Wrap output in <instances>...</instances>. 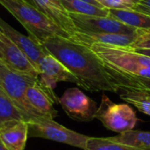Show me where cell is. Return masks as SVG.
<instances>
[{"label":"cell","instance_id":"1","mask_svg":"<svg viewBox=\"0 0 150 150\" xmlns=\"http://www.w3.org/2000/svg\"><path fill=\"white\" fill-rule=\"evenodd\" d=\"M42 44L78 79L80 87L91 92H120L107 65L90 47L60 36L50 37Z\"/></svg>","mask_w":150,"mask_h":150},{"label":"cell","instance_id":"2","mask_svg":"<svg viewBox=\"0 0 150 150\" xmlns=\"http://www.w3.org/2000/svg\"><path fill=\"white\" fill-rule=\"evenodd\" d=\"M90 48L105 63L142 84L150 93V57L131 47L93 44Z\"/></svg>","mask_w":150,"mask_h":150},{"label":"cell","instance_id":"3","mask_svg":"<svg viewBox=\"0 0 150 150\" xmlns=\"http://www.w3.org/2000/svg\"><path fill=\"white\" fill-rule=\"evenodd\" d=\"M0 4L18 19L30 36L40 43L53 36L71 40L67 32L52 22L28 0H0Z\"/></svg>","mask_w":150,"mask_h":150},{"label":"cell","instance_id":"4","mask_svg":"<svg viewBox=\"0 0 150 150\" xmlns=\"http://www.w3.org/2000/svg\"><path fill=\"white\" fill-rule=\"evenodd\" d=\"M28 137L41 138L84 149L89 136L69 129L54 120L44 117L28 121Z\"/></svg>","mask_w":150,"mask_h":150},{"label":"cell","instance_id":"5","mask_svg":"<svg viewBox=\"0 0 150 150\" xmlns=\"http://www.w3.org/2000/svg\"><path fill=\"white\" fill-rule=\"evenodd\" d=\"M95 119H98L108 130L124 133L133 130L138 121L135 112L127 104H115L106 95L102 96Z\"/></svg>","mask_w":150,"mask_h":150},{"label":"cell","instance_id":"6","mask_svg":"<svg viewBox=\"0 0 150 150\" xmlns=\"http://www.w3.org/2000/svg\"><path fill=\"white\" fill-rule=\"evenodd\" d=\"M25 102L31 120L38 117L54 120L58 115L54 104H59V98L53 90L42 84L39 78L25 90Z\"/></svg>","mask_w":150,"mask_h":150},{"label":"cell","instance_id":"7","mask_svg":"<svg viewBox=\"0 0 150 150\" xmlns=\"http://www.w3.org/2000/svg\"><path fill=\"white\" fill-rule=\"evenodd\" d=\"M38 78L13 71L0 60V90L26 116L28 121L31 117L25 102V91Z\"/></svg>","mask_w":150,"mask_h":150},{"label":"cell","instance_id":"8","mask_svg":"<svg viewBox=\"0 0 150 150\" xmlns=\"http://www.w3.org/2000/svg\"><path fill=\"white\" fill-rule=\"evenodd\" d=\"M59 104L70 119L78 122L93 120L98 110L96 102L78 88L66 90L59 98Z\"/></svg>","mask_w":150,"mask_h":150},{"label":"cell","instance_id":"9","mask_svg":"<svg viewBox=\"0 0 150 150\" xmlns=\"http://www.w3.org/2000/svg\"><path fill=\"white\" fill-rule=\"evenodd\" d=\"M76 31L88 33H106L120 34H134L136 28L125 25L109 16L98 17L69 13Z\"/></svg>","mask_w":150,"mask_h":150},{"label":"cell","instance_id":"10","mask_svg":"<svg viewBox=\"0 0 150 150\" xmlns=\"http://www.w3.org/2000/svg\"><path fill=\"white\" fill-rule=\"evenodd\" d=\"M0 60L18 73L39 77V72L15 43L0 30Z\"/></svg>","mask_w":150,"mask_h":150},{"label":"cell","instance_id":"11","mask_svg":"<svg viewBox=\"0 0 150 150\" xmlns=\"http://www.w3.org/2000/svg\"><path fill=\"white\" fill-rule=\"evenodd\" d=\"M37 69L40 81L50 90L54 91L59 82L74 83L80 86L78 79L60 61L50 54L40 60Z\"/></svg>","mask_w":150,"mask_h":150},{"label":"cell","instance_id":"12","mask_svg":"<svg viewBox=\"0 0 150 150\" xmlns=\"http://www.w3.org/2000/svg\"><path fill=\"white\" fill-rule=\"evenodd\" d=\"M0 30L15 43V45L21 50V52L29 59L36 69L40 60L49 54L42 43L39 42L30 35H24L18 32L1 18Z\"/></svg>","mask_w":150,"mask_h":150},{"label":"cell","instance_id":"13","mask_svg":"<svg viewBox=\"0 0 150 150\" xmlns=\"http://www.w3.org/2000/svg\"><path fill=\"white\" fill-rule=\"evenodd\" d=\"M40 11L46 15L52 22L56 24L70 37L75 34L76 28L69 16V13L64 8L62 0H28Z\"/></svg>","mask_w":150,"mask_h":150},{"label":"cell","instance_id":"14","mask_svg":"<svg viewBox=\"0 0 150 150\" xmlns=\"http://www.w3.org/2000/svg\"><path fill=\"white\" fill-rule=\"evenodd\" d=\"M136 34H120L106 33H88L76 31L71 40L90 47L93 44H103L115 47H130L134 42Z\"/></svg>","mask_w":150,"mask_h":150},{"label":"cell","instance_id":"15","mask_svg":"<svg viewBox=\"0 0 150 150\" xmlns=\"http://www.w3.org/2000/svg\"><path fill=\"white\" fill-rule=\"evenodd\" d=\"M0 138L9 150H24L28 138V121L12 120L0 126Z\"/></svg>","mask_w":150,"mask_h":150},{"label":"cell","instance_id":"16","mask_svg":"<svg viewBox=\"0 0 150 150\" xmlns=\"http://www.w3.org/2000/svg\"><path fill=\"white\" fill-rule=\"evenodd\" d=\"M108 16L136 29H150V16L134 10L109 9Z\"/></svg>","mask_w":150,"mask_h":150},{"label":"cell","instance_id":"17","mask_svg":"<svg viewBox=\"0 0 150 150\" xmlns=\"http://www.w3.org/2000/svg\"><path fill=\"white\" fill-rule=\"evenodd\" d=\"M110 138L114 142L126 144L133 148L150 150V132L129 130Z\"/></svg>","mask_w":150,"mask_h":150},{"label":"cell","instance_id":"18","mask_svg":"<svg viewBox=\"0 0 150 150\" xmlns=\"http://www.w3.org/2000/svg\"><path fill=\"white\" fill-rule=\"evenodd\" d=\"M62 2L69 13L98 17H107L109 14V9L99 8L83 0H62Z\"/></svg>","mask_w":150,"mask_h":150},{"label":"cell","instance_id":"19","mask_svg":"<svg viewBox=\"0 0 150 150\" xmlns=\"http://www.w3.org/2000/svg\"><path fill=\"white\" fill-rule=\"evenodd\" d=\"M120 98L135 106L141 112L150 116V93L139 91H121Z\"/></svg>","mask_w":150,"mask_h":150},{"label":"cell","instance_id":"20","mask_svg":"<svg viewBox=\"0 0 150 150\" xmlns=\"http://www.w3.org/2000/svg\"><path fill=\"white\" fill-rule=\"evenodd\" d=\"M12 120H25L28 121L26 116L0 90V126L5 121Z\"/></svg>","mask_w":150,"mask_h":150},{"label":"cell","instance_id":"21","mask_svg":"<svg viewBox=\"0 0 150 150\" xmlns=\"http://www.w3.org/2000/svg\"><path fill=\"white\" fill-rule=\"evenodd\" d=\"M83 150H145L112 141L110 137H90Z\"/></svg>","mask_w":150,"mask_h":150},{"label":"cell","instance_id":"22","mask_svg":"<svg viewBox=\"0 0 150 150\" xmlns=\"http://www.w3.org/2000/svg\"><path fill=\"white\" fill-rule=\"evenodd\" d=\"M136 38L133 45V49H150V29H136Z\"/></svg>","mask_w":150,"mask_h":150},{"label":"cell","instance_id":"23","mask_svg":"<svg viewBox=\"0 0 150 150\" xmlns=\"http://www.w3.org/2000/svg\"><path fill=\"white\" fill-rule=\"evenodd\" d=\"M104 8L134 10L136 3L133 0H96Z\"/></svg>","mask_w":150,"mask_h":150},{"label":"cell","instance_id":"24","mask_svg":"<svg viewBox=\"0 0 150 150\" xmlns=\"http://www.w3.org/2000/svg\"><path fill=\"white\" fill-rule=\"evenodd\" d=\"M134 10L150 16V0H139Z\"/></svg>","mask_w":150,"mask_h":150},{"label":"cell","instance_id":"25","mask_svg":"<svg viewBox=\"0 0 150 150\" xmlns=\"http://www.w3.org/2000/svg\"><path fill=\"white\" fill-rule=\"evenodd\" d=\"M133 49V48H132ZM134 52L138 53V54H144L146 56H149L150 57V49H138V48H135V49H133Z\"/></svg>","mask_w":150,"mask_h":150},{"label":"cell","instance_id":"26","mask_svg":"<svg viewBox=\"0 0 150 150\" xmlns=\"http://www.w3.org/2000/svg\"><path fill=\"white\" fill-rule=\"evenodd\" d=\"M83 1H85V2H88V3H90V4H94V5H96V6H98V7H99V8H104L100 4H98L96 0H83Z\"/></svg>","mask_w":150,"mask_h":150},{"label":"cell","instance_id":"27","mask_svg":"<svg viewBox=\"0 0 150 150\" xmlns=\"http://www.w3.org/2000/svg\"><path fill=\"white\" fill-rule=\"evenodd\" d=\"M0 150H9L5 146H4V144L3 143L1 138H0Z\"/></svg>","mask_w":150,"mask_h":150},{"label":"cell","instance_id":"28","mask_svg":"<svg viewBox=\"0 0 150 150\" xmlns=\"http://www.w3.org/2000/svg\"><path fill=\"white\" fill-rule=\"evenodd\" d=\"M133 1H134V2H135V3H136V4H137V3H138V1H139V0H133Z\"/></svg>","mask_w":150,"mask_h":150}]
</instances>
